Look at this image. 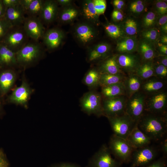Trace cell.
I'll use <instances>...</instances> for the list:
<instances>
[{"label":"cell","mask_w":167,"mask_h":167,"mask_svg":"<svg viewBox=\"0 0 167 167\" xmlns=\"http://www.w3.org/2000/svg\"><path fill=\"white\" fill-rule=\"evenodd\" d=\"M110 46L106 43L97 44L90 51L88 55V60L93 61L105 57L110 50Z\"/></svg>","instance_id":"26"},{"label":"cell","mask_w":167,"mask_h":167,"mask_svg":"<svg viewBox=\"0 0 167 167\" xmlns=\"http://www.w3.org/2000/svg\"><path fill=\"white\" fill-rule=\"evenodd\" d=\"M143 167H166V161L164 157H161Z\"/></svg>","instance_id":"43"},{"label":"cell","mask_w":167,"mask_h":167,"mask_svg":"<svg viewBox=\"0 0 167 167\" xmlns=\"http://www.w3.org/2000/svg\"><path fill=\"white\" fill-rule=\"evenodd\" d=\"M127 98L125 95L110 98H102L104 116L107 118L115 117L125 113Z\"/></svg>","instance_id":"10"},{"label":"cell","mask_w":167,"mask_h":167,"mask_svg":"<svg viewBox=\"0 0 167 167\" xmlns=\"http://www.w3.org/2000/svg\"><path fill=\"white\" fill-rule=\"evenodd\" d=\"M64 34L58 28H51L45 31L43 37V44L49 50H54L58 48L62 43Z\"/></svg>","instance_id":"16"},{"label":"cell","mask_w":167,"mask_h":167,"mask_svg":"<svg viewBox=\"0 0 167 167\" xmlns=\"http://www.w3.org/2000/svg\"><path fill=\"white\" fill-rule=\"evenodd\" d=\"M116 59L121 70L126 75L135 73L141 63L139 58L130 54H121Z\"/></svg>","instance_id":"14"},{"label":"cell","mask_w":167,"mask_h":167,"mask_svg":"<svg viewBox=\"0 0 167 167\" xmlns=\"http://www.w3.org/2000/svg\"><path fill=\"white\" fill-rule=\"evenodd\" d=\"M23 25L13 26L0 42L16 53L29 40Z\"/></svg>","instance_id":"4"},{"label":"cell","mask_w":167,"mask_h":167,"mask_svg":"<svg viewBox=\"0 0 167 167\" xmlns=\"http://www.w3.org/2000/svg\"><path fill=\"white\" fill-rule=\"evenodd\" d=\"M167 16L166 15H163L160 19L158 21V24L160 26H162L167 23Z\"/></svg>","instance_id":"55"},{"label":"cell","mask_w":167,"mask_h":167,"mask_svg":"<svg viewBox=\"0 0 167 167\" xmlns=\"http://www.w3.org/2000/svg\"><path fill=\"white\" fill-rule=\"evenodd\" d=\"M4 99L0 98V118L2 116L3 113V105L4 103Z\"/></svg>","instance_id":"56"},{"label":"cell","mask_w":167,"mask_h":167,"mask_svg":"<svg viewBox=\"0 0 167 167\" xmlns=\"http://www.w3.org/2000/svg\"><path fill=\"white\" fill-rule=\"evenodd\" d=\"M33 92L26 79L23 78L21 84L15 88L8 96L6 101L8 103L20 105L26 108Z\"/></svg>","instance_id":"11"},{"label":"cell","mask_w":167,"mask_h":167,"mask_svg":"<svg viewBox=\"0 0 167 167\" xmlns=\"http://www.w3.org/2000/svg\"><path fill=\"white\" fill-rule=\"evenodd\" d=\"M105 31L108 35L113 38H117L122 35V31L117 25L110 24L105 26Z\"/></svg>","instance_id":"36"},{"label":"cell","mask_w":167,"mask_h":167,"mask_svg":"<svg viewBox=\"0 0 167 167\" xmlns=\"http://www.w3.org/2000/svg\"><path fill=\"white\" fill-rule=\"evenodd\" d=\"M23 26L29 38L36 41L42 39L45 31L43 24L38 17L26 16Z\"/></svg>","instance_id":"13"},{"label":"cell","mask_w":167,"mask_h":167,"mask_svg":"<svg viewBox=\"0 0 167 167\" xmlns=\"http://www.w3.org/2000/svg\"><path fill=\"white\" fill-rule=\"evenodd\" d=\"M50 167H81L79 165L71 162H62L52 165Z\"/></svg>","instance_id":"47"},{"label":"cell","mask_w":167,"mask_h":167,"mask_svg":"<svg viewBox=\"0 0 167 167\" xmlns=\"http://www.w3.org/2000/svg\"><path fill=\"white\" fill-rule=\"evenodd\" d=\"M122 7L124 5V2L123 1L121 0H115Z\"/></svg>","instance_id":"60"},{"label":"cell","mask_w":167,"mask_h":167,"mask_svg":"<svg viewBox=\"0 0 167 167\" xmlns=\"http://www.w3.org/2000/svg\"><path fill=\"white\" fill-rule=\"evenodd\" d=\"M157 155L156 149L149 145L134 150L130 167H143L155 160Z\"/></svg>","instance_id":"12"},{"label":"cell","mask_w":167,"mask_h":167,"mask_svg":"<svg viewBox=\"0 0 167 167\" xmlns=\"http://www.w3.org/2000/svg\"><path fill=\"white\" fill-rule=\"evenodd\" d=\"M94 7L97 15L103 14L106 9V2L104 0H92Z\"/></svg>","instance_id":"39"},{"label":"cell","mask_w":167,"mask_h":167,"mask_svg":"<svg viewBox=\"0 0 167 167\" xmlns=\"http://www.w3.org/2000/svg\"><path fill=\"white\" fill-rule=\"evenodd\" d=\"M156 15L152 12H148L144 18L143 24L145 27H149L153 25L155 21Z\"/></svg>","instance_id":"40"},{"label":"cell","mask_w":167,"mask_h":167,"mask_svg":"<svg viewBox=\"0 0 167 167\" xmlns=\"http://www.w3.org/2000/svg\"><path fill=\"white\" fill-rule=\"evenodd\" d=\"M161 149L165 155L167 153V140L165 139L161 142Z\"/></svg>","instance_id":"50"},{"label":"cell","mask_w":167,"mask_h":167,"mask_svg":"<svg viewBox=\"0 0 167 167\" xmlns=\"http://www.w3.org/2000/svg\"><path fill=\"white\" fill-rule=\"evenodd\" d=\"M17 75L14 69L2 68L0 71V98L4 99L13 87Z\"/></svg>","instance_id":"15"},{"label":"cell","mask_w":167,"mask_h":167,"mask_svg":"<svg viewBox=\"0 0 167 167\" xmlns=\"http://www.w3.org/2000/svg\"><path fill=\"white\" fill-rule=\"evenodd\" d=\"M126 75L123 73L116 74H101L99 86L101 87L122 82Z\"/></svg>","instance_id":"28"},{"label":"cell","mask_w":167,"mask_h":167,"mask_svg":"<svg viewBox=\"0 0 167 167\" xmlns=\"http://www.w3.org/2000/svg\"><path fill=\"white\" fill-rule=\"evenodd\" d=\"M44 0H33L26 11L27 16H40Z\"/></svg>","instance_id":"32"},{"label":"cell","mask_w":167,"mask_h":167,"mask_svg":"<svg viewBox=\"0 0 167 167\" xmlns=\"http://www.w3.org/2000/svg\"><path fill=\"white\" fill-rule=\"evenodd\" d=\"M161 64L167 67V56L164 55L160 59L159 62L156 64Z\"/></svg>","instance_id":"54"},{"label":"cell","mask_w":167,"mask_h":167,"mask_svg":"<svg viewBox=\"0 0 167 167\" xmlns=\"http://www.w3.org/2000/svg\"><path fill=\"white\" fill-rule=\"evenodd\" d=\"M56 1L58 4L64 6H70L72 2L70 0H57Z\"/></svg>","instance_id":"52"},{"label":"cell","mask_w":167,"mask_h":167,"mask_svg":"<svg viewBox=\"0 0 167 167\" xmlns=\"http://www.w3.org/2000/svg\"><path fill=\"white\" fill-rule=\"evenodd\" d=\"M82 13L84 18L94 24L98 21V15L97 14L92 1L85 0L82 5Z\"/></svg>","instance_id":"30"},{"label":"cell","mask_w":167,"mask_h":167,"mask_svg":"<svg viewBox=\"0 0 167 167\" xmlns=\"http://www.w3.org/2000/svg\"><path fill=\"white\" fill-rule=\"evenodd\" d=\"M13 26L4 17L0 19V42Z\"/></svg>","instance_id":"37"},{"label":"cell","mask_w":167,"mask_h":167,"mask_svg":"<svg viewBox=\"0 0 167 167\" xmlns=\"http://www.w3.org/2000/svg\"><path fill=\"white\" fill-rule=\"evenodd\" d=\"M0 167H9V163L2 149H0Z\"/></svg>","instance_id":"45"},{"label":"cell","mask_w":167,"mask_h":167,"mask_svg":"<svg viewBox=\"0 0 167 167\" xmlns=\"http://www.w3.org/2000/svg\"><path fill=\"white\" fill-rule=\"evenodd\" d=\"M161 28L163 31L167 32V24L166 23L162 26Z\"/></svg>","instance_id":"59"},{"label":"cell","mask_w":167,"mask_h":167,"mask_svg":"<svg viewBox=\"0 0 167 167\" xmlns=\"http://www.w3.org/2000/svg\"><path fill=\"white\" fill-rule=\"evenodd\" d=\"M113 4L118 9H120L122 8V6L120 5L117 2H116L115 0H114L113 2Z\"/></svg>","instance_id":"58"},{"label":"cell","mask_w":167,"mask_h":167,"mask_svg":"<svg viewBox=\"0 0 167 167\" xmlns=\"http://www.w3.org/2000/svg\"><path fill=\"white\" fill-rule=\"evenodd\" d=\"M144 6L142 2L138 0L132 2L130 6L131 11L135 13L141 12L143 10Z\"/></svg>","instance_id":"41"},{"label":"cell","mask_w":167,"mask_h":167,"mask_svg":"<svg viewBox=\"0 0 167 167\" xmlns=\"http://www.w3.org/2000/svg\"><path fill=\"white\" fill-rule=\"evenodd\" d=\"M44 49L39 41L31 39L16 53L18 66L27 68L38 63L43 56Z\"/></svg>","instance_id":"2"},{"label":"cell","mask_w":167,"mask_h":167,"mask_svg":"<svg viewBox=\"0 0 167 167\" xmlns=\"http://www.w3.org/2000/svg\"><path fill=\"white\" fill-rule=\"evenodd\" d=\"M160 50L161 54L163 55L167 56V46L165 44H160Z\"/></svg>","instance_id":"53"},{"label":"cell","mask_w":167,"mask_h":167,"mask_svg":"<svg viewBox=\"0 0 167 167\" xmlns=\"http://www.w3.org/2000/svg\"><path fill=\"white\" fill-rule=\"evenodd\" d=\"M156 7L158 11L161 14H163L167 12V4L165 2H157L156 3Z\"/></svg>","instance_id":"44"},{"label":"cell","mask_w":167,"mask_h":167,"mask_svg":"<svg viewBox=\"0 0 167 167\" xmlns=\"http://www.w3.org/2000/svg\"><path fill=\"white\" fill-rule=\"evenodd\" d=\"M111 154L108 147L103 144L89 160L86 167H121L122 164L113 158Z\"/></svg>","instance_id":"7"},{"label":"cell","mask_w":167,"mask_h":167,"mask_svg":"<svg viewBox=\"0 0 167 167\" xmlns=\"http://www.w3.org/2000/svg\"><path fill=\"white\" fill-rule=\"evenodd\" d=\"M6 9L2 1L0 0V19L4 17Z\"/></svg>","instance_id":"51"},{"label":"cell","mask_w":167,"mask_h":167,"mask_svg":"<svg viewBox=\"0 0 167 167\" xmlns=\"http://www.w3.org/2000/svg\"><path fill=\"white\" fill-rule=\"evenodd\" d=\"M143 37L150 41H154L158 36L157 31L154 29H151L145 31L143 33Z\"/></svg>","instance_id":"42"},{"label":"cell","mask_w":167,"mask_h":167,"mask_svg":"<svg viewBox=\"0 0 167 167\" xmlns=\"http://www.w3.org/2000/svg\"><path fill=\"white\" fill-rule=\"evenodd\" d=\"M101 94L103 98H110L126 96L123 82L101 87Z\"/></svg>","instance_id":"24"},{"label":"cell","mask_w":167,"mask_h":167,"mask_svg":"<svg viewBox=\"0 0 167 167\" xmlns=\"http://www.w3.org/2000/svg\"><path fill=\"white\" fill-rule=\"evenodd\" d=\"M101 73L98 70L92 69L89 71L85 76L84 83L90 87L99 86Z\"/></svg>","instance_id":"31"},{"label":"cell","mask_w":167,"mask_h":167,"mask_svg":"<svg viewBox=\"0 0 167 167\" xmlns=\"http://www.w3.org/2000/svg\"><path fill=\"white\" fill-rule=\"evenodd\" d=\"M125 30L126 33L130 35L135 34L137 32V24L136 22L132 19H128L125 23Z\"/></svg>","instance_id":"38"},{"label":"cell","mask_w":167,"mask_h":167,"mask_svg":"<svg viewBox=\"0 0 167 167\" xmlns=\"http://www.w3.org/2000/svg\"><path fill=\"white\" fill-rule=\"evenodd\" d=\"M153 64L155 76L167 81V67L161 64Z\"/></svg>","instance_id":"35"},{"label":"cell","mask_w":167,"mask_h":167,"mask_svg":"<svg viewBox=\"0 0 167 167\" xmlns=\"http://www.w3.org/2000/svg\"><path fill=\"white\" fill-rule=\"evenodd\" d=\"M25 12L20 4L6 8L4 17L13 26L23 25L26 17Z\"/></svg>","instance_id":"20"},{"label":"cell","mask_w":167,"mask_h":167,"mask_svg":"<svg viewBox=\"0 0 167 167\" xmlns=\"http://www.w3.org/2000/svg\"><path fill=\"white\" fill-rule=\"evenodd\" d=\"M2 2L6 8L13 7L20 4V0H3Z\"/></svg>","instance_id":"46"},{"label":"cell","mask_w":167,"mask_h":167,"mask_svg":"<svg viewBox=\"0 0 167 167\" xmlns=\"http://www.w3.org/2000/svg\"><path fill=\"white\" fill-rule=\"evenodd\" d=\"M167 91L146 96L145 111L157 114H167Z\"/></svg>","instance_id":"8"},{"label":"cell","mask_w":167,"mask_h":167,"mask_svg":"<svg viewBox=\"0 0 167 167\" xmlns=\"http://www.w3.org/2000/svg\"><path fill=\"white\" fill-rule=\"evenodd\" d=\"M79 14V11L75 8L70 6H65L58 12L57 19L62 23L69 22L76 19Z\"/></svg>","instance_id":"27"},{"label":"cell","mask_w":167,"mask_h":167,"mask_svg":"<svg viewBox=\"0 0 167 167\" xmlns=\"http://www.w3.org/2000/svg\"><path fill=\"white\" fill-rule=\"evenodd\" d=\"M108 147L111 153L122 164L131 162L134 150L126 139L113 134L110 138Z\"/></svg>","instance_id":"3"},{"label":"cell","mask_w":167,"mask_h":167,"mask_svg":"<svg viewBox=\"0 0 167 167\" xmlns=\"http://www.w3.org/2000/svg\"><path fill=\"white\" fill-rule=\"evenodd\" d=\"M80 101L82 110L88 115L104 116L101 94L93 91L88 92L83 96Z\"/></svg>","instance_id":"6"},{"label":"cell","mask_w":167,"mask_h":167,"mask_svg":"<svg viewBox=\"0 0 167 167\" xmlns=\"http://www.w3.org/2000/svg\"><path fill=\"white\" fill-rule=\"evenodd\" d=\"M126 139L134 150L149 145L152 141L138 128L137 123Z\"/></svg>","instance_id":"17"},{"label":"cell","mask_w":167,"mask_h":167,"mask_svg":"<svg viewBox=\"0 0 167 167\" xmlns=\"http://www.w3.org/2000/svg\"><path fill=\"white\" fill-rule=\"evenodd\" d=\"M135 42L131 38L125 39L118 43L117 49L122 53H130L135 49Z\"/></svg>","instance_id":"33"},{"label":"cell","mask_w":167,"mask_h":167,"mask_svg":"<svg viewBox=\"0 0 167 167\" xmlns=\"http://www.w3.org/2000/svg\"><path fill=\"white\" fill-rule=\"evenodd\" d=\"M152 61H144L141 63L135 73L143 80L155 76Z\"/></svg>","instance_id":"29"},{"label":"cell","mask_w":167,"mask_h":167,"mask_svg":"<svg viewBox=\"0 0 167 167\" xmlns=\"http://www.w3.org/2000/svg\"><path fill=\"white\" fill-rule=\"evenodd\" d=\"M58 11L56 0L44 1L40 18L43 24H51L57 19Z\"/></svg>","instance_id":"19"},{"label":"cell","mask_w":167,"mask_h":167,"mask_svg":"<svg viewBox=\"0 0 167 167\" xmlns=\"http://www.w3.org/2000/svg\"><path fill=\"white\" fill-rule=\"evenodd\" d=\"M112 16L113 19L116 21L121 20L123 18L122 14L118 10H115L113 11L112 13Z\"/></svg>","instance_id":"48"},{"label":"cell","mask_w":167,"mask_h":167,"mask_svg":"<svg viewBox=\"0 0 167 167\" xmlns=\"http://www.w3.org/2000/svg\"><path fill=\"white\" fill-rule=\"evenodd\" d=\"M33 0H20V4L26 11Z\"/></svg>","instance_id":"49"},{"label":"cell","mask_w":167,"mask_h":167,"mask_svg":"<svg viewBox=\"0 0 167 167\" xmlns=\"http://www.w3.org/2000/svg\"><path fill=\"white\" fill-rule=\"evenodd\" d=\"M116 58L117 55H114L105 60L101 64L98 70L100 73L111 74H124L118 64Z\"/></svg>","instance_id":"25"},{"label":"cell","mask_w":167,"mask_h":167,"mask_svg":"<svg viewBox=\"0 0 167 167\" xmlns=\"http://www.w3.org/2000/svg\"><path fill=\"white\" fill-rule=\"evenodd\" d=\"M2 69L1 66L0 65V71H1V69Z\"/></svg>","instance_id":"61"},{"label":"cell","mask_w":167,"mask_h":167,"mask_svg":"<svg viewBox=\"0 0 167 167\" xmlns=\"http://www.w3.org/2000/svg\"><path fill=\"white\" fill-rule=\"evenodd\" d=\"M146 96L139 91L128 98L125 113L137 122L145 112V103Z\"/></svg>","instance_id":"9"},{"label":"cell","mask_w":167,"mask_h":167,"mask_svg":"<svg viewBox=\"0 0 167 167\" xmlns=\"http://www.w3.org/2000/svg\"><path fill=\"white\" fill-rule=\"evenodd\" d=\"M143 81V80L135 73L126 75L123 83L127 98L140 90Z\"/></svg>","instance_id":"23"},{"label":"cell","mask_w":167,"mask_h":167,"mask_svg":"<svg viewBox=\"0 0 167 167\" xmlns=\"http://www.w3.org/2000/svg\"><path fill=\"white\" fill-rule=\"evenodd\" d=\"M161 42L164 44H167V36H164L162 37L161 39Z\"/></svg>","instance_id":"57"},{"label":"cell","mask_w":167,"mask_h":167,"mask_svg":"<svg viewBox=\"0 0 167 167\" xmlns=\"http://www.w3.org/2000/svg\"><path fill=\"white\" fill-rule=\"evenodd\" d=\"M167 81L153 76L143 80L140 91L148 96L167 90Z\"/></svg>","instance_id":"18"},{"label":"cell","mask_w":167,"mask_h":167,"mask_svg":"<svg viewBox=\"0 0 167 167\" xmlns=\"http://www.w3.org/2000/svg\"><path fill=\"white\" fill-rule=\"evenodd\" d=\"M107 118L113 134L125 139H126L137 123L126 113Z\"/></svg>","instance_id":"5"},{"label":"cell","mask_w":167,"mask_h":167,"mask_svg":"<svg viewBox=\"0 0 167 167\" xmlns=\"http://www.w3.org/2000/svg\"><path fill=\"white\" fill-rule=\"evenodd\" d=\"M140 48L141 57L144 61H152L156 57L154 50L147 43H142Z\"/></svg>","instance_id":"34"},{"label":"cell","mask_w":167,"mask_h":167,"mask_svg":"<svg viewBox=\"0 0 167 167\" xmlns=\"http://www.w3.org/2000/svg\"><path fill=\"white\" fill-rule=\"evenodd\" d=\"M137 125L152 140L158 141L164 137L167 131V114H157L145 111Z\"/></svg>","instance_id":"1"},{"label":"cell","mask_w":167,"mask_h":167,"mask_svg":"<svg viewBox=\"0 0 167 167\" xmlns=\"http://www.w3.org/2000/svg\"><path fill=\"white\" fill-rule=\"evenodd\" d=\"M0 65L2 68L14 69L19 67L16 53L0 42Z\"/></svg>","instance_id":"21"},{"label":"cell","mask_w":167,"mask_h":167,"mask_svg":"<svg viewBox=\"0 0 167 167\" xmlns=\"http://www.w3.org/2000/svg\"><path fill=\"white\" fill-rule=\"evenodd\" d=\"M75 33L79 40L83 44L86 45L95 38V32L92 27L87 23H81L75 28Z\"/></svg>","instance_id":"22"}]
</instances>
